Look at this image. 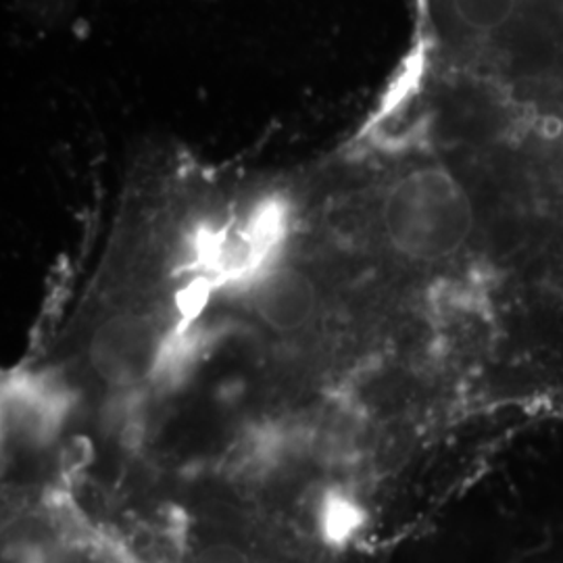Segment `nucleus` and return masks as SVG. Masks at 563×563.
<instances>
[{
  "mask_svg": "<svg viewBox=\"0 0 563 563\" xmlns=\"http://www.w3.org/2000/svg\"><path fill=\"white\" fill-rule=\"evenodd\" d=\"M162 336L148 320L121 316L104 323L92 341V365L107 383L142 378L159 360Z\"/></svg>",
  "mask_w": 563,
  "mask_h": 563,
  "instance_id": "nucleus-1",
  "label": "nucleus"
}]
</instances>
